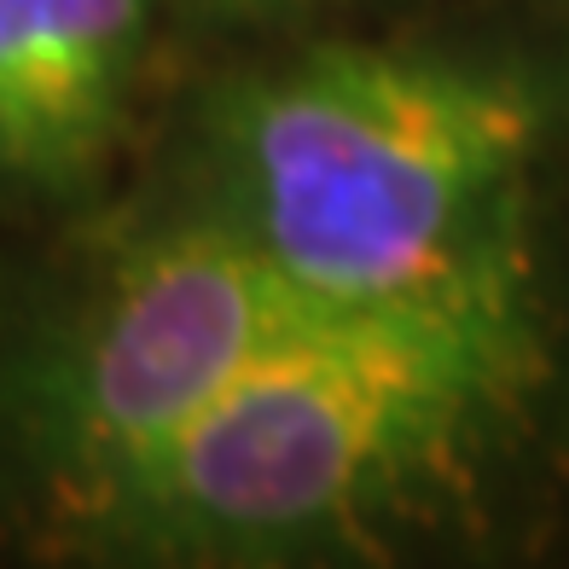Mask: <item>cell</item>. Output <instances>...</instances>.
Instances as JSON below:
<instances>
[{"label": "cell", "mask_w": 569, "mask_h": 569, "mask_svg": "<svg viewBox=\"0 0 569 569\" xmlns=\"http://www.w3.org/2000/svg\"><path fill=\"white\" fill-rule=\"evenodd\" d=\"M558 367L540 273L338 308L146 465L76 552L169 569L396 558L540 448Z\"/></svg>", "instance_id": "1"}, {"label": "cell", "mask_w": 569, "mask_h": 569, "mask_svg": "<svg viewBox=\"0 0 569 569\" xmlns=\"http://www.w3.org/2000/svg\"><path fill=\"white\" fill-rule=\"evenodd\" d=\"M540 76L419 41H284L192 106L180 192L343 308L540 273Z\"/></svg>", "instance_id": "2"}, {"label": "cell", "mask_w": 569, "mask_h": 569, "mask_svg": "<svg viewBox=\"0 0 569 569\" xmlns=\"http://www.w3.org/2000/svg\"><path fill=\"white\" fill-rule=\"evenodd\" d=\"M338 308L180 187L117 216L0 331L12 500L76 547L221 396Z\"/></svg>", "instance_id": "3"}, {"label": "cell", "mask_w": 569, "mask_h": 569, "mask_svg": "<svg viewBox=\"0 0 569 569\" xmlns=\"http://www.w3.org/2000/svg\"><path fill=\"white\" fill-rule=\"evenodd\" d=\"M169 7L198 23H216V30H302L349 0H169Z\"/></svg>", "instance_id": "5"}, {"label": "cell", "mask_w": 569, "mask_h": 569, "mask_svg": "<svg viewBox=\"0 0 569 569\" xmlns=\"http://www.w3.org/2000/svg\"><path fill=\"white\" fill-rule=\"evenodd\" d=\"M169 0H0V210H76L134 128Z\"/></svg>", "instance_id": "4"}]
</instances>
